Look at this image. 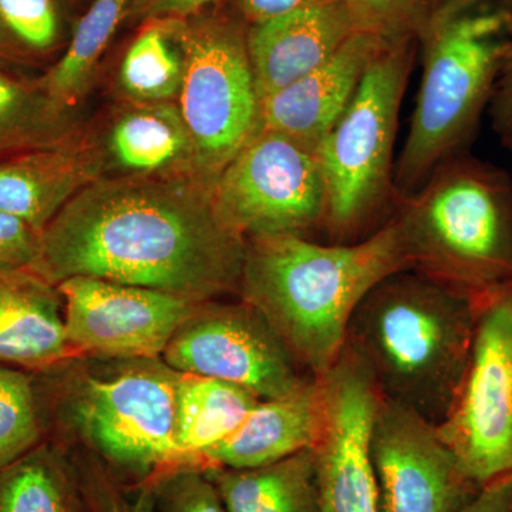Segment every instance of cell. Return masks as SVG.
I'll return each mask as SVG.
<instances>
[{"label": "cell", "mask_w": 512, "mask_h": 512, "mask_svg": "<svg viewBox=\"0 0 512 512\" xmlns=\"http://www.w3.org/2000/svg\"><path fill=\"white\" fill-rule=\"evenodd\" d=\"M131 0H92L74 23L63 56L42 77L47 93L67 109L76 110L89 93L101 56L121 23L127 20Z\"/></svg>", "instance_id": "24"}, {"label": "cell", "mask_w": 512, "mask_h": 512, "mask_svg": "<svg viewBox=\"0 0 512 512\" xmlns=\"http://www.w3.org/2000/svg\"><path fill=\"white\" fill-rule=\"evenodd\" d=\"M79 131L76 110L57 103L39 79H19L0 69V160L55 146Z\"/></svg>", "instance_id": "23"}, {"label": "cell", "mask_w": 512, "mask_h": 512, "mask_svg": "<svg viewBox=\"0 0 512 512\" xmlns=\"http://www.w3.org/2000/svg\"><path fill=\"white\" fill-rule=\"evenodd\" d=\"M392 220L409 269L466 295L512 282V183L468 151L441 163Z\"/></svg>", "instance_id": "6"}, {"label": "cell", "mask_w": 512, "mask_h": 512, "mask_svg": "<svg viewBox=\"0 0 512 512\" xmlns=\"http://www.w3.org/2000/svg\"><path fill=\"white\" fill-rule=\"evenodd\" d=\"M0 512H89L69 448L45 440L0 468Z\"/></svg>", "instance_id": "22"}, {"label": "cell", "mask_w": 512, "mask_h": 512, "mask_svg": "<svg viewBox=\"0 0 512 512\" xmlns=\"http://www.w3.org/2000/svg\"><path fill=\"white\" fill-rule=\"evenodd\" d=\"M382 512H460L481 487L436 426L382 394L370 440Z\"/></svg>", "instance_id": "13"}, {"label": "cell", "mask_w": 512, "mask_h": 512, "mask_svg": "<svg viewBox=\"0 0 512 512\" xmlns=\"http://www.w3.org/2000/svg\"><path fill=\"white\" fill-rule=\"evenodd\" d=\"M57 289L70 348L76 355L100 359L163 356L174 333L200 303L90 276L66 279Z\"/></svg>", "instance_id": "12"}, {"label": "cell", "mask_w": 512, "mask_h": 512, "mask_svg": "<svg viewBox=\"0 0 512 512\" xmlns=\"http://www.w3.org/2000/svg\"><path fill=\"white\" fill-rule=\"evenodd\" d=\"M184 52L177 104L194 143L197 173L211 187L254 136L258 94L248 26L227 3L175 20Z\"/></svg>", "instance_id": "8"}, {"label": "cell", "mask_w": 512, "mask_h": 512, "mask_svg": "<svg viewBox=\"0 0 512 512\" xmlns=\"http://www.w3.org/2000/svg\"><path fill=\"white\" fill-rule=\"evenodd\" d=\"M73 355L57 285L32 268L0 275V365L39 372Z\"/></svg>", "instance_id": "19"}, {"label": "cell", "mask_w": 512, "mask_h": 512, "mask_svg": "<svg viewBox=\"0 0 512 512\" xmlns=\"http://www.w3.org/2000/svg\"><path fill=\"white\" fill-rule=\"evenodd\" d=\"M477 298L404 269L357 306L346 346L369 367L384 397L439 426L463 382Z\"/></svg>", "instance_id": "4"}, {"label": "cell", "mask_w": 512, "mask_h": 512, "mask_svg": "<svg viewBox=\"0 0 512 512\" xmlns=\"http://www.w3.org/2000/svg\"><path fill=\"white\" fill-rule=\"evenodd\" d=\"M512 512V511H511Z\"/></svg>", "instance_id": "36"}, {"label": "cell", "mask_w": 512, "mask_h": 512, "mask_svg": "<svg viewBox=\"0 0 512 512\" xmlns=\"http://www.w3.org/2000/svg\"><path fill=\"white\" fill-rule=\"evenodd\" d=\"M150 483L153 512H227L217 487L202 468H170Z\"/></svg>", "instance_id": "29"}, {"label": "cell", "mask_w": 512, "mask_h": 512, "mask_svg": "<svg viewBox=\"0 0 512 512\" xmlns=\"http://www.w3.org/2000/svg\"><path fill=\"white\" fill-rule=\"evenodd\" d=\"M306 0H225L232 12L247 26L288 12Z\"/></svg>", "instance_id": "34"}, {"label": "cell", "mask_w": 512, "mask_h": 512, "mask_svg": "<svg viewBox=\"0 0 512 512\" xmlns=\"http://www.w3.org/2000/svg\"><path fill=\"white\" fill-rule=\"evenodd\" d=\"M72 0H0V56L43 60L69 42Z\"/></svg>", "instance_id": "26"}, {"label": "cell", "mask_w": 512, "mask_h": 512, "mask_svg": "<svg viewBox=\"0 0 512 512\" xmlns=\"http://www.w3.org/2000/svg\"><path fill=\"white\" fill-rule=\"evenodd\" d=\"M441 0H343L357 32L383 45L416 40Z\"/></svg>", "instance_id": "28"}, {"label": "cell", "mask_w": 512, "mask_h": 512, "mask_svg": "<svg viewBox=\"0 0 512 512\" xmlns=\"http://www.w3.org/2000/svg\"><path fill=\"white\" fill-rule=\"evenodd\" d=\"M322 423V383L309 376L284 396L259 400L237 430L197 458V467L268 466L313 448Z\"/></svg>", "instance_id": "17"}, {"label": "cell", "mask_w": 512, "mask_h": 512, "mask_svg": "<svg viewBox=\"0 0 512 512\" xmlns=\"http://www.w3.org/2000/svg\"><path fill=\"white\" fill-rule=\"evenodd\" d=\"M404 269L409 262L392 218L352 244L254 238L247 241L238 295L264 316L303 372L319 377L342 355L359 303Z\"/></svg>", "instance_id": "2"}, {"label": "cell", "mask_w": 512, "mask_h": 512, "mask_svg": "<svg viewBox=\"0 0 512 512\" xmlns=\"http://www.w3.org/2000/svg\"><path fill=\"white\" fill-rule=\"evenodd\" d=\"M356 32L343 0H306L248 26L258 103L328 62Z\"/></svg>", "instance_id": "15"}, {"label": "cell", "mask_w": 512, "mask_h": 512, "mask_svg": "<svg viewBox=\"0 0 512 512\" xmlns=\"http://www.w3.org/2000/svg\"><path fill=\"white\" fill-rule=\"evenodd\" d=\"M245 249L200 178L101 177L47 225L32 269L55 285L90 276L204 302L239 293Z\"/></svg>", "instance_id": "1"}, {"label": "cell", "mask_w": 512, "mask_h": 512, "mask_svg": "<svg viewBox=\"0 0 512 512\" xmlns=\"http://www.w3.org/2000/svg\"><path fill=\"white\" fill-rule=\"evenodd\" d=\"M512 474L483 485L460 512H511Z\"/></svg>", "instance_id": "33"}, {"label": "cell", "mask_w": 512, "mask_h": 512, "mask_svg": "<svg viewBox=\"0 0 512 512\" xmlns=\"http://www.w3.org/2000/svg\"><path fill=\"white\" fill-rule=\"evenodd\" d=\"M184 76V52L175 20L143 23L127 47L117 73L124 101H177Z\"/></svg>", "instance_id": "25"}, {"label": "cell", "mask_w": 512, "mask_h": 512, "mask_svg": "<svg viewBox=\"0 0 512 512\" xmlns=\"http://www.w3.org/2000/svg\"><path fill=\"white\" fill-rule=\"evenodd\" d=\"M383 46L375 36L356 32L328 62L259 100L254 134H279L318 153Z\"/></svg>", "instance_id": "14"}, {"label": "cell", "mask_w": 512, "mask_h": 512, "mask_svg": "<svg viewBox=\"0 0 512 512\" xmlns=\"http://www.w3.org/2000/svg\"><path fill=\"white\" fill-rule=\"evenodd\" d=\"M416 49V40L383 46L320 144L326 185L323 231L332 244L365 239L392 218L399 198L394 144Z\"/></svg>", "instance_id": "7"}, {"label": "cell", "mask_w": 512, "mask_h": 512, "mask_svg": "<svg viewBox=\"0 0 512 512\" xmlns=\"http://www.w3.org/2000/svg\"><path fill=\"white\" fill-rule=\"evenodd\" d=\"M212 205L242 238L302 237L323 231L326 185L318 153L291 138L256 133L218 175Z\"/></svg>", "instance_id": "9"}, {"label": "cell", "mask_w": 512, "mask_h": 512, "mask_svg": "<svg viewBox=\"0 0 512 512\" xmlns=\"http://www.w3.org/2000/svg\"><path fill=\"white\" fill-rule=\"evenodd\" d=\"M32 373L46 440L93 454L130 485L175 467L180 372L163 357L73 355Z\"/></svg>", "instance_id": "3"}, {"label": "cell", "mask_w": 512, "mask_h": 512, "mask_svg": "<svg viewBox=\"0 0 512 512\" xmlns=\"http://www.w3.org/2000/svg\"><path fill=\"white\" fill-rule=\"evenodd\" d=\"M417 45L423 74L396 164L399 195L476 138L511 49L512 0H441Z\"/></svg>", "instance_id": "5"}, {"label": "cell", "mask_w": 512, "mask_h": 512, "mask_svg": "<svg viewBox=\"0 0 512 512\" xmlns=\"http://www.w3.org/2000/svg\"><path fill=\"white\" fill-rule=\"evenodd\" d=\"M487 113L498 136L503 137L512 130V45Z\"/></svg>", "instance_id": "32"}, {"label": "cell", "mask_w": 512, "mask_h": 512, "mask_svg": "<svg viewBox=\"0 0 512 512\" xmlns=\"http://www.w3.org/2000/svg\"><path fill=\"white\" fill-rule=\"evenodd\" d=\"M463 382L436 427L478 487L512 474V282L477 298Z\"/></svg>", "instance_id": "10"}, {"label": "cell", "mask_w": 512, "mask_h": 512, "mask_svg": "<svg viewBox=\"0 0 512 512\" xmlns=\"http://www.w3.org/2000/svg\"><path fill=\"white\" fill-rule=\"evenodd\" d=\"M225 0H131L127 20L143 23L151 20L187 19Z\"/></svg>", "instance_id": "31"}, {"label": "cell", "mask_w": 512, "mask_h": 512, "mask_svg": "<svg viewBox=\"0 0 512 512\" xmlns=\"http://www.w3.org/2000/svg\"><path fill=\"white\" fill-rule=\"evenodd\" d=\"M39 249L40 235L35 229L0 211V275L32 268Z\"/></svg>", "instance_id": "30"}, {"label": "cell", "mask_w": 512, "mask_h": 512, "mask_svg": "<svg viewBox=\"0 0 512 512\" xmlns=\"http://www.w3.org/2000/svg\"><path fill=\"white\" fill-rule=\"evenodd\" d=\"M501 140H503L505 148H508L512 153V130L508 131L507 134H504V136L501 137Z\"/></svg>", "instance_id": "35"}, {"label": "cell", "mask_w": 512, "mask_h": 512, "mask_svg": "<svg viewBox=\"0 0 512 512\" xmlns=\"http://www.w3.org/2000/svg\"><path fill=\"white\" fill-rule=\"evenodd\" d=\"M96 140L103 157V177L200 178L194 143L177 101H124L114 111L104 136Z\"/></svg>", "instance_id": "18"}, {"label": "cell", "mask_w": 512, "mask_h": 512, "mask_svg": "<svg viewBox=\"0 0 512 512\" xmlns=\"http://www.w3.org/2000/svg\"><path fill=\"white\" fill-rule=\"evenodd\" d=\"M227 512H319L312 448L255 468H205Z\"/></svg>", "instance_id": "21"}, {"label": "cell", "mask_w": 512, "mask_h": 512, "mask_svg": "<svg viewBox=\"0 0 512 512\" xmlns=\"http://www.w3.org/2000/svg\"><path fill=\"white\" fill-rule=\"evenodd\" d=\"M96 137L83 131L55 146L0 160V211L42 235L47 225L87 185L103 177Z\"/></svg>", "instance_id": "16"}, {"label": "cell", "mask_w": 512, "mask_h": 512, "mask_svg": "<svg viewBox=\"0 0 512 512\" xmlns=\"http://www.w3.org/2000/svg\"><path fill=\"white\" fill-rule=\"evenodd\" d=\"M161 357L177 372L238 384L259 400L284 396L311 376L242 299L198 303Z\"/></svg>", "instance_id": "11"}, {"label": "cell", "mask_w": 512, "mask_h": 512, "mask_svg": "<svg viewBox=\"0 0 512 512\" xmlns=\"http://www.w3.org/2000/svg\"><path fill=\"white\" fill-rule=\"evenodd\" d=\"M45 440L33 373L0 365V468Z\"/></svg>", "instance_id": "27"}, {"label": "cell", "mask_w": 512, "mask_h": 512, "mask_svg": "<svg viewBox=\"0 0 512 512\" xmlns=\"http://www.w3.org/2000/svg\"><path fill=\"white\" fill-rule=\"evenodd\" d=\"M258 397L225 380L180 373L175 383V467H197V458L238 429Z\"/></svg>", "instance_id": "20"}]
</instances>
